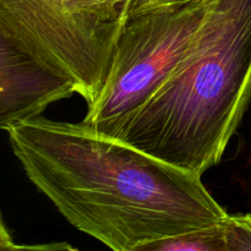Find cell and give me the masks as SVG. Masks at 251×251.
Segmentation results:
<instances>
[{"label":"cell","mask_w":251,"mask_h":251,"mask_svg":"<svg viewBox=\"0 0 251 251\" xmlns=\"http://www.w3.org/2000/svg\"><path fill=\"white\" fill-rule=\"evenodd\" d=\"M208 1L125 16L107 81L82 122L114 137L186 55Z\"/></svg>","instance_id":"obj_3"},{"label":"cell","mask_w":251,"mask_h":251,"mask_svg":"<svg viewBox=\"0 0 251 251\" xmlns=\"http://www.w3.org/2000/svg\"><path fill=\"white\" fill-rule=\"evenodd\" d=\"M196 1H200V0H126L125 16L183 7Z\"/></svg>","instance_id":"obj_8"},{"label":"cell","mask_w":251,"mask_h":251,"mask_svg":"<svg viewBox=\"0 0 251 251\" xmlns=\"http://www.w3.org/2000/svg\"><path fill=\"white\" fill-rule=\"evenodd\" d=\"M225 251H251V215H227L222 220Z\"/></svg>","instance_id":"obj_7"},{"label":"cell","mask_w":251,"mask_h":251,"mask_svg":"<svg viewBox=\"0 0 251 251\" xmlns=\"http://www.w3.org/2000/svg\"><path fill=\"white\" fill-rule=\"evenodd\" d=\"M28 249H46V245L43 247H28V245H16L15 244L12 235L10 233L9 228L6 227L0 212V250L5 251H15V250H28Z\"/></svg>","instance_id":"obj_9"},{"label":"cell","mask_w":251,"mask_h":251,"mask_svg":"<svg viewBox=\"0 0 251 251\" xmlns=\"http://www.w3.org/2000/svg\"><path fill=\"white\" fill-rule=\"evenodd\" d=\"M73 93L65 73L0 22V129L41 115Z\"/></svg>","instance_id":"obj_5"},{"label":"cell","mask_w":251,"mask_h":251,"mask_svg":"<svg viewBox=\"0 0 251 251\" xmlns=\"http://www.w3.org/2000/svg\"><path fill=\"white\" fill-rule=\"evenodd\" d=\"M225 251L222 221L150 243L141 251Z\"/></svg>","instance_id":"obj_6"},{"label":"cell","mask_w":251,"mask_h":251,"mask_svg":"<svg viewBox=\"0 0 251 251\" xmlns=\"http://www.w3.org/2000/svg\"><path fill=\"white\" fill-rule=\"evenodd\" d=\"M4 130L32 184L71 226L112 250L141 251L228 215L202 176L104 136L83 122L41 114Z\"/></svg>","instance_id":"obj_1"},{"label":"cell","mask_w":251,"mask_h":251,"mask_svg":"<svg viewBox=\"0 0 251 251\" xmlns=\"http://www.w3.org/2000/svg\"><path fill=\"white\" fill-rule=\"evenodd\" d=\"M251 103V0H210L176 70L113 139L202 176Z\"/></svg>","instance_id":"obj_2"},{"label":"cell","mask_w":251,"mask_h":251,"mask_svg":"<svg viewBox=\"0 0 251 251\" xmlns=\"http://www.w3.org/2000/svg\"><path fill=\"white\" fill-rule=\"evenodd\" d=\"M126 0H0V22L65 73L91 104L102 91Z\"/></svg>","instance_id":"obj_4"}]
</instances>
